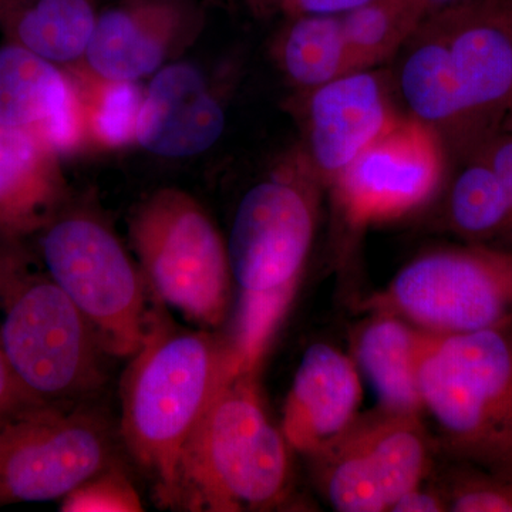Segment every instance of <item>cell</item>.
<instances>
[{
	"instance_id": "cell-14",
	"label": "cell",
	"mask_w": 512,
	"mask_h": 512,
	"mask_svg": "<svg viewBox=\"0 0 512 512\" xmlns=\"http://www.w3.org/2000/svg\"><path fill=\"white\" fill-rule=\"evenodd\" d=\"M225 111L200 70L187 63L164 67L148 86L138 111L136 138L163 157L207 151L224 133Z\"/></svg>"
},
{
	"instance_id": "cell-31",
	"label": "cell",
	"mask_w": 512,
	"mask_h": 512,
	"mask_svg": "<svg viewBox=\"0 0 512 512\" xmlns=\"http://www.w3.org/2000/svg\"><path fill=\"white\" fill-rule=\"evenodd\" d=\"M447 510L446 504L437 495L421 491L419 487L402 495L390 507L394 512H439Z\"/></svg>"
},
{
	"instance_id": "cell-18",
	"label": "cell",
	"mask_w": 512,
	"mask_h": 512,
	"mask_svg": "<svg viewBox=\"0 0 512 512\" xmlns=\"http://www.w3.org/2000/svg\"><path fill=\"white\" fill-rule=\"evenodd\" d=\"M437 335L387 313L363 330L357 359L386 412L419 416L420 366Z\"/></svg>"
},
{
	"instance_id": "cell-5",
	"label": "cell",
	"mask_w": 512,
	"mask_h": 512,
	"mask_svg": "<svg viewBox=\"0 0 512 512\" xmlns=\"http://www.w3.org/2000/svg\"><path fill=\"white\" fill-rule=\"evenodd\" d=\"M419 387L450 450L512 485V322L437 335Z\"/></svg>"
},
{
	"instance_id": "cell-7",
	"label": "cell",
	"mask_w": 512,
	"mask_h": 512,
	"mask_svg": "<svg viewBox=\"0 0 512 512\" xmlns=\"http://www.w3.org/2000/svg\"><path fill=\"white\" fill-rule=\"evenodd\" d=\"M131 239L164 302L202 325H220L229 302L228 249L194 198L158 191L134 215Z\"/></svg>"
},
{
	"instance_id": "cell-19",
	"label": "cell",
	"mask_w": 512,
	"mask_h": 512,
	"mask_svg": "<svg viewBox=\"0 0 512 512\" xmlns=\"http://www.w3.org/2000/svg\"><path fill=\"white\" fill-rule=\"evenodd\" d=\"M463 160L448 195L451 227L470 244L510 249L511 210L503 183L480 151Z\"/></svg>"
},
{
	"instance_id": "cell-21",
	"label": "cell",
	"mask_w": 512,
	"mask_h": 512,
	"mask_svg": "<svg viewBox=\"0 0 512 512\" xmlns=\"http://www.w3.org/2000/svg\"><path fill=\"white\" fill-rule=\"evenodd\" d=\"M355 430L375 464L389 511L426 473L429 454L417 414L386 412Z\"/></svg>"
},
{
	"instance_id": "cell-32",
	"label": "cell",
	"mask_w": 512,
	"mask_h": 512,
	"mask_svg": "<svg viewBox=\"0 0 512 512\" xmlns=\"http://www.w3.org/2000/svg\"><path fill=\"white\" fill-rule=\"evenodd\" d=\"M429 6L430 15L441 12V10L456 8V6L464 5V3L474 2V0H426Z\"/></svg>"
},
{
	"instance_id": "cell-26",
	"label": "cell",
	"mask_w": 512,
	"mask_h": 512,
	"mask_svg": "<svg viewBox=\"0 0 512 512\" xmlns=\"http://www.w3.org/2000/svg\"><path fill=\"white\" fill-rule=\"evenodd\" d=\"M66 512H137L143 511L140 497L127 477L109 467L77 487L63 498Z\"/></svg>"
},
{
	"instance_id": "cell-2",
	"label": "cell",
	"mask_w": 512,
	"mask_h": 512,
	"mask_svg": "<svg viewBox=\"0 0 512 512\" xmlns=\"http://www.w3.org/2000/svg\"><path fill=\"white\" fill-rule=\"evenodd\" d=\"M320 185L299 148L239 204L228 259L241 289L231 343L241 372L256 373L295 296L315 234Z\"/></svg>"
},
{
	"instance_id": "cell-3",
	"label": "cell",
	"mask_w": 512,
	"mask_h": 512,
	"mask_svg": "<svg viewBox=\"0 0 512 512\" xmlns=\"http://www.w3.org/2000/svg\"><path fill=\"white\" fill-rule=\"evenodd\" d=\"M123 379L121 431L131 456L171 505L185 443L224 380L241 372L231 345L151 323Z\"/></svg>"
},
{
	"instance_id": "cell-24",
	"label": "cell",
	"mask_w": 512,
	"mask_h": 512,
	"mask_svg": "<svg viewBox=\"0 0 512 512\" xmlns=\"http://www.w3.org/2000/svg\"><path fill=\"white\" fill-rule=\"evenodd\" d=\"M72 82L82 104L86 140L103 147H119L136 138L140 90L133 82H113L92 70Z\"/></svg>"
},
{
	"instance_id": "cell-10",
	"label": "cell",
	"mask_w": 512,
	"mask_h": 512,
	"mask_svg": "<svg viewBox=\"0 0 512 512\" xmlns=\"http://www.w3.org/2000/svg\"><path fill=\"white\" fill-rule=\"evenodd\" d=\"M111 466L109 427L89 410L42 402L0 423V507L63 500Z\"/></svg>"
},
{
	"instance_id": "cell-17",
	"label": "cell",
	"mask_w": 512,
	"mask_h": 512,
	"mask_svg": "<svg viewBox=\"0 0 512 512\" xmlns=\"http://www.w3.org/2000/svg\"><path fill=\"white\" fill-rule=\"evenodd\" d=\"M55 148L22 128L0 126V232L23 237L47 224L63 190Z\"/></svg>"
},
{
	"instance_id": "cell-28",
	"label": "cell",
	"mask_w": 512,
	"mask_h": 512,
	"mask_svg": "<svg viewBox=\"0 0 512 512\" xmlns=\"http://www.w3.org/2000/svg\"><path fill=\"white\" fill-rule=\"evenodd\" d=\"M259 12H282L298 18L305 15H343L369 0H249Z\"/></svg>"
},
{
	"instance_id": "cell-29",
	"label": "cell",
	"mask_w": 512,
	"mask_h": 512,
	"mask_svg": "<svg viewBox=\"0 0 512 512\" xmlns=\"http://www.w3.org/2000/svg\"><path fill=\"white\" fill-rule=\"evenodd\" d=\"M42 402L45 400L39 399L36 394L30 392L25 384L20 382L18 375L0 348V423L25 407Z\"/></svg>"
},
{
	"instance_id": "cell-1",
	"label": "cell",
	"mask_w": 512,
	"mask_h": 512,
	"mask_svg": "<svg viewBox=\"0 0 512 512\" xmlns=\"http://www.w3.org/2000/svg\"><path fill=\"white\" fill-rule=\"evenodd\" d=\"M400 96L450 153H473L512 106V0H474L433 13L404 45Z\"/></svg>"
},
{
	"instance_id": "cell-33",
	"label": "cell",
	"mask_w": 512,
	"mask_h": 512,
	"mask_svg": "<svg viewBox=\"0 0 512 512\" xmlns=\"http://www.w3.org/2000/svg\"><path fill=\"white\" fill-rule=\"evenodd\" d=\"M503 128H505V130H512V106L510 113H508L507 120H505Z\"/></svg>"
},
{
	"instance_id": "cell-12",
	"label": "cell",
	"mask_w": 512,
	"mask_h": 512,
	"mask_svg": "<svg viewBox=\"0 0 512 512\" xmlns=\"http://www.w3.org/2000/svg\"><path fill=\"white\" fill-rule=\"evenodd\" d=\"M387 84L375 70H357L309 90L305 107L303 154L322 185L399 117Z\"/></svg>"
},
{
	"instance_id": "cell-23",
	"label": "cell",
	"mask_w": 512,
	"mask_h": 512,
	"mask_svg": "<svg viewBox=\"0 0 512 512\" xmlns=\"http://www.w3.org/2000/svg\"><path fill=\"white\" fill-rule=\"evenodd\" d=\"M96 15L89 0H35L13 20L18 45L52 63L86 55Z\"/></svg>"
},
{
	"instance_id": "cell-13",
	"label": "cell",
	"mask_w": 512,
	"mask_h": 512,
	"mask_svg": "<svg viewBox=\"0 0 512 512\" xmlns=\"http://www.w3.org/2000/svg\"><path fill=\"white\" fill-rule=\"evenodd\" d=\"M0 126L33 131L59 154L86 140L72 79L18 43L0 47Z\"/></svg>"
},
{
	"instance_id": "cell-11",
	"label": "cell",
	"mask_w": 512,
	"mask_h": 512,
	"mask_svg": "<svg viewBox=\"0 0 512 512\" xmlns=\"http://www.w3.org/2000/svg\"><path fill=\"white\" fill-rule=\"evenodd\" d=\"M448 153L429 124L397 117L330 184L343 217L366 228L417 210L443 184Z\"/></svg>"
},
{
	"instance_id": "cell-25",
	"label": "cell",
	"mask_w": 512,
	"mask_h": 512,
	"mask_svg": "<svg viewBox=\"0 0 512 512\" xmlns=\"http://www.w3.org/2000/svg\"><path fill=\"white\" fill-rule=\"evenodd\" d=\"M316 454H326L325 485L330 503L342 512L387 511L375 464L355 429H349Z\"/></svg>"
},
{
	"instance_id": "cell-4",
	"label": "cell",
	"mask_w": 512,
	"mask_h": 512,
	"mask_svg": "<svg viewBox=\"0 0 512 512\" xmlns=\"http://www.w3.org/2000/svg\"><path fill=\"white\" fill-rule=\"evenodd\" d=\"M286 444L266 417L255 373H232L185 443L170 507L212 512L271 507L288 483Z\"/></svg>"
},
{
	"instance_id": "cell-9",
	"label": "cell",
	"mask_w": 512,
	"mask_h": 512,
	"mask_svg": "<svg viewBox=\"0 0 512 512\" xmlns=\"http://www.w3.org/2000/svg\"><path fill=\"white\" fill-rule=\"evenodd\" d=\"M42 251L50 278L89 320L104 352L133 356L151 320L143 285L119 239L92 218L67 217L47 228Z\"/></svg>"
},
{
	"instance_id": "cell-20",
	"label": "cell",
	"mask_w": 512,
	"mask_h": 512,
	"mask_svg": "<svg viewBox=\"0 0 512 512\" xmlns=\"http://www.w3.org/2000/svg\"><path fill=\"white\" fill-rule=\"evenodd\" d=\"M282 69L305 92L357 72L340 15L293 18L278 46Z\"/></svg>"
},
{
	"instance_id": "cell-22",
	"label": "cell",
	"mask_w": 512,
	"mask_h": 512,
	"mask_svg": "<svg viewBox=\"0 0 512 512\" xmlns=\"http://www.w3.org/2000/svg\"><path fill=\"white\" fill-rule=\"evenodd\" d=\"M429 16L426 0H369L340 15L356 69H373L396 55Z\"/></svg>"
},
{
	"instance_id": "cell-30",
	"label": "cell",
	"mask_w": 512,
	"mask_h": 512,
	"mask_svg": "<svg viewBox=\"0 0 512 512\" xmlns=\"http://www.w3.org/2000/svg\"><path fill=\"white\" fill-rule=\"evenodd\" d=\"M476 150L487 158L488 163L494 168L495 173L504 185L511 210L510 249L512 251V130L501 128L500 131L487 138Z\"/></svg>"
},
{
	"instance_id": "cell-27",
	"label": "cell",
	"mask_w": 512,
	"mask_h": 512,
	"mask_svg": "<svg viewBox=\"0 0 512 512\" xmlns=\"http://www.w3.org/2000/svg\"><path fill=\"white\" fill-rule=\"evenodd\" d=\"M448 507L456 512H512V485L488 473L466 478Z\"/></svg>"
},
{
	"instance_id": "cell-15",
	"label": "cell",
	"mask_w": 512,
	"mask_h": 512,
	"mask_svg": "<svg viewBox=\"0 0 512 512\" xmlns=\"http://www.w3.org/2000/svg\"><path fill=\"white\" fill-rule=\"evenodd\" d=\"M360 397L353 363L332 346L315 343L303 355L286 399V443L302 453H319L352 426Z\"/></svg>"
},
{
	"instance_id": "cell-8",
	"label": "cell",
	"mask_w": 512,
	"mask_h": 512,
	"mask_svg": "<svg viewBox=\"0 0 512 512\" xmlns=\"http://www.w3.org/2000/svg\"><path fill=\"white\" fill-rule=\"evenodd\" d=\"M370 303L439 335L507 325L512 322V251L470 244L421 255Z\"/></svg>"
},
{
	"instance_id": "cell-16",
	"label": "cell",
	"mask_w": 512,
	"mask_h": 512,
	"mask_svg": "<svg viewBox=\"0 0 512 512\" xmlns=\"http://www.w3.org/2000/svg\"><path fill=\"white\" fill-rule=\"evenodd\" d=\"M183 9L168 0H136L96 20L86 57L90 70L113 82L153 73L187 33Z\"/></svg>"
},
{
	"instance_id": "cell-6",
	"label": "cell",
	"mask_w": 512,
	"mask_h": 512,
	"mask_svg": "<svg viewBox=\"0 0 512 512\" xmlns=\"http://www.w3.org/2000/svg\"><path fill=\"white\" fill-rule=\"evenodd\" d=\"M19 256L0 251V348L20 382L45 402L96 392L104 375L99 339L52 278L30 275Z\"/></svg>"
}]
</instances>
